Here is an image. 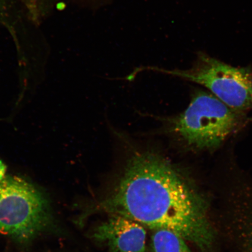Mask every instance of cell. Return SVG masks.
<instances>
[{"mask_svg":"<svg viewBox=\"0 0 252 252\" xmlns=\"http://www.w3.org/2000/svg\"><path fill=\"white\" fill-rule=\"evenodd\" d=\"M54 224L49 201L30 183L16 176L0 181V232L29 242Z\"/></svg>","mask_w":252,"mask_h":252,"instance_id":"obj_3","label":"cell"},{"mask_svg":"<svg viewBox=\"0 0 252 252\" xmlns=\"http://www.w3.org/2000/svg\"><path fill=\"white\" fill-rule=\"evenodd\" d=\"M96 210L126 217L153 231L172 232L201 250L214 240L206 206L197 192L172 163L151 151L131 157L117 186Z\"/></svg>","mask_w":252,"mask_h":252,"instance_id":"obj_1","label":"cell"},{"mask_svg":"<svg viewBox=\"0 0 252 252\" xmlns=\"http://www.w3.org/2000/svg\"><path fill=\"white\" fill-rule=\"evenodd\" d=\"M243 113L199 91L188 108L168 119L169 131L192 149L214 150L243 125Z\"/></svg>","mask_w":252,"mask_h":252,"instance_id":"obj_2","label":"cell"},{"mask_svg":"<svg viewBox=\"0 0 252 252\" xmlns=\"http://www.w3.org/2000/svg\"><path fill=\"white\" fill-rule=\"evenodd\" d=\"M187 242L172 232L156 230L151 237L150 252H192Z\"/></svg>","mask_w":252,"mask_h":252,"instance_id":"obj_6","label":"cell"},{"mask_svg":"<svg viewBox=\"0 0 252 252\" xmlns=\"http://www.w3.org/2000/svg\"><path fill=\"white\" fill-rule=\"evenodd\" d=\"M168 72L207 88L229 108L252 109V71L248 67H233L200 53L190 70Z\"/></svg>","mask_w":252,"mask_h":252,"instance_id":"obj_4","label":"cell"},{"mask_svg":"<svg viewBox=\"0 0 252 252\" xmlns=\"http://www.w3.org/2000/svg\"><path fill=\"white\" fill-rule=\"evenodd\" d=\"M146 229L126 217L108 215L94 228L93 238L107 252H150Z\"/></svg>","mask_w":252,"mask_h":252,"instance_id":"obj_5","label":"cell"},{"mask_svg":"<svg viewBox=\"0 0 252 252\" xmlns=\"http://www.w3.org/2000/svg\"><path fill=\"white\" fill-rule=\"evenodd\" d=\"M1 0H0V2H1ZM0 5H1V3H0Z\"/></svg>","mask_w":252,"mask_h":252,"instance_id":"obj_7","label":"cell"}]
</instances>
